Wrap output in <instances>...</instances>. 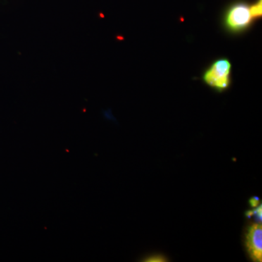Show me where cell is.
<instances>
[{
  "label": "cell",
  "instance_id": "1",
  "mask_svg": "<svg viewBox=\"0 0 262 262\" xmlns=\"http://www.w3.org/2000/svg\"><path fill=\"white\" fill-rule=\"evenodd\" d=\"M231 68L232 66L229 60H217L205 72L203 80L217 91H225L230 85Z\"/></svg>",
  "mask_w": 262,
  "mask_h": 262
},
{
  "label": "cell",
  "instance_id": "2",
  "mask_svg": "<svg viewBox=\"0 0 262 262\" xmlns=\"http://www.w3.org/2000/svg\"><path fill=\"white\" fill-rule=\"evenodd\" d=\"M253 18L250 10V5L244 3H236L227 10L225 14L226 27L237 32L244 31L252 23Z\"/></svg>",
  "mask_w": 262,
  "mask_h": 262
},
{
  "label": "cell",
  "instance_id": "3",
  "mask_svg": "<svg viewBox=\"0 0 262 262\" xmlns=\"http://www.w3.org/2000/svg\"><path fill=\"white\" fill-rule=\"evenodd\" d=\"M246 248L253 261H262V227L261 224L251 225L246 233Z\"/></svg>",
  "mask_w": 262,
  "mask_h": 262
},
{
  "label": "cell",
  "instance_id": "4",
  "mask_svg": "<svg viewBox=\"0 0 262 262\" xmlns=\"http://www.w3.org/2000/svg\"><path fill=\"white\" fill-rule=\"evenodd\" d=\"M250 10L253 19L257 18L261 16L262 13L261 0H258L256 3L252 5H250Z\"/></svg>",
  "mask_w": 262,
  "mask_h": 262
},
{
  "label": "cell",
  "instance_id": "5",
  "mask_svg": "<svg viewBox=\"0 0 262 262\" xmlns=\"http://www.w3.org/2000/svg\"><path fill=\"white\" fill-rule=\"evenodd\" d=\"M262 208L261 206H258L256 209H253L252 211H248L246 212V215L248 218H251V217L254 216L255 220L256 222L258 224L261 223V215H262Z\"/></svg>",
  "mask_w": 262,
  "mask_h": 262
},
{
  "label": "cell",
  "instance_id": "6",
  "mask_svg": "<svg viewBox=\"0 0 262 262\" xmlns=\"http://www.w3.org/2000/svg\"><path fill=\"white\" fill-rule=\"evenodd\" d=\"M167 261L166 258L161 255H155V256H151V257L148 258L147 260H145L144 261Z\"/></svg>",
  "mask_w": 262,
  "mask_h": 262
},
{
  "label": "cell",
  "instance_id": "7",
  "mask_svg": "<svg viewBox=\"0 0 262 262\" xmlns=\"http://www.w3.org/2000/svg\"><path fill=\"white\" fill-rule=\"evenodd\" d=\"M249 204L253 208H256L259 205V198L256 196H253L250 199Z\"/></svg>",
  "mask_w": 262,
  "mask_h": 262
}]
</instances>
